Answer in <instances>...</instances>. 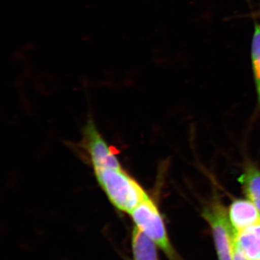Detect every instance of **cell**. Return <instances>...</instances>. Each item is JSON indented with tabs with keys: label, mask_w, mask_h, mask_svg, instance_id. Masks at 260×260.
<instances>
[{
	"label": "cell",
	"mask_w": 260,
	"mask_h": 260,
	"mask_svg": "<svg viewBox=\"0 0 260 260\" xmlns=\"http://www.w3.org/2000/svg\"><path fill=\"white\" fill-rule=\"evenodd\" d=\"M202 216L209 224L218 260H234L236 232L229 220L228 210L218 196L203 208Z\"/></svg>",
	"instance_id": "obj_3"
},
{
	"label": "cell",
	"mask_w": 260,
	"mask_h": 260,
	"mask_svg": "<svg viewBox=\"0 0 260 260\" xmlns=\"http://www.w3.org/2000/svg\"><path fill=\"white\" fill-rule=\"evenodd\" d=\"M84 136L85 147L94 170L122 168L115 152L99 133L93 121H88L84 131Z\"/></svg>",
	"instance_id": "obj_4"
},
{
	"label": "cell",
	"mask_w": 260,
	"mask_h": 260,
	"mask_svg": "<svg viewBox=\"0 0 260 260\" xmlns=\"http://www.w3.org/2000/svg\"><path fill=\"white\" fill-rule=\"evenodd\" d=\"M235 246L250 260H260V223L237 233Z\"/></svg>",
	"instance_id": "obj_7"
},
{
	"label": "cell",
	"mask_w": 260,
	"mask_h": 260,
	"mask_svg": "<svg viewBox=\"0 0 260 260\" xmlns=\"http://www.w3.org/2000/svg\"><path fill=\"white\" fill-rule=\"evenodd\" d=\"M251 17L255 20H260V4L258 5L257 8L251 13Z\"/></svg>",
	"instance_id": "obj_11"
},
{
	"label": "cell",
	"mask_w": 260,
	"mask_h": 260,
	"mask_svg": "<svg viewBox=\"0 0 260 260\" xmlns=\"http://www.w3.org/2000/svg\"><path fill=\"white\" fill-rule=\"evenodd\" d=\"M95 177L111 203L131 213L149 195L135 179L121 169H95Z\"/></svg>",
	"instance_id": "obj_1"
},
{
	"label": "cell",
	"mask_w": 260,
	"mask_h": 260,
	"mask_svg": "<svg viewBox=\"0 0 260 260\" xmlns=\"http://www.w3.org/2000/svg\"><path fill=\"white\" fill-rule=\"evenodd\" d=\"M135 226L151 239L169 260H182L173 247L156 203L148 196L129 214Z\"/></svg>",
	"instance_id": "obj_2"
},
{
	"label": "cell",
	"mask_w": 260,
	"mask_h": 260,
	"mask_svg": "<svg viewBox=\"0 0 260 260\" xmlns=\"http://www.w3.org/2000/svg\"><path fill=\"white\" fill-rule=\"evenodd\" d=\"M229 220L236 234L260 223V213L249 199L233 200L228 210Z\"/></svg>",
	"instance_id": "obj_5"
},
{
	"label": "cell",
	"mask_w": 260,
	"mask_h": 260,
	"mask_svg": "<svg viewBox=\"0 0 260 260\" xmlns=\"http://www.w3.org/2000/svg\"><path fill=\"white\" fill-rule=\"evenodd\" d=\"M157 244L136 226L132 233L133 260H158Z\"/></svg>",
	"instance_id": "obj_8"
},
{
	"label": "cell",
	"mask_w": 260,
	"mask_h": 260,
	"mask_svg": "<svg viewBox=\"0 0 260 260\" xmlns=\"http://www.w3.org/2000/svg\"><path fill=\"white\" fill-rule=\"evenodd\" d=\"M251 60L255 83L258 106L260 108V23L256 20L251 45Z\"/></svg>",
	"instance_id": "obj_9"
},
{
	"label": "cell",
	"mask_w": 260,
	"mask_h": 260,
	"mask_svg": "<svg viewBox=\"0 0 260 260\" xmlns=\"http://www.w3.org/2000/svg\"><path fill=\"white\" fill-rule=\"evenodd\" d=\"M234 260H250L248 259L244 253L237 246H234Z\"/></svg>",
	"instance_id": "obj_10"
},
{
	"label": "cell",
	"mask_w": 260,
	"mask_h": 260,
	"mask_svg": "<svg viewBox=\"0 0 260 260\" xmlns=\"http://www.w3.org/2000/svg\"><path fill=\"white\" fill-rule=\"evenodd\" d=\"M246 198L252 202L260 213V169L253 162H246L238 179Z\"/></svg>",
	"instance_id": "obj_6"
}]
</instances>
